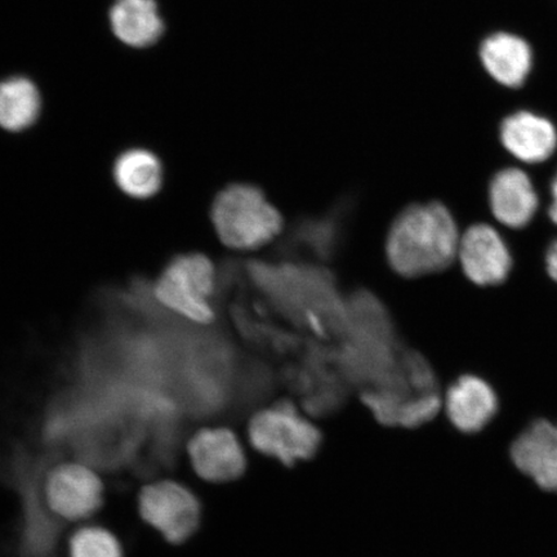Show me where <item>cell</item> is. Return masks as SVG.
Segmentation results:
<instances>
[{"label": "cell", "mask_w": 557, "mask_h": 557, "mask_svg": "<svg viewBox=\"0 0 557 557\" xmlns=\"http://www.w3.org/2000/svg\"><path fill=\"white\" fill-rule=\"evenodd\" d=\"M458 228L441 203L416 205L394 221L386 242L389 267L404 277L448 269L458 257Z\"/></svg>", "instance_id": "6da1fadb"}, {"label": "cell", "mask_w": 557, "mask_h": 557, "mask_svg": "<svg viewBox=\"0 0 557 557\" xmlns=\"http://www.w3.org/2000/svg\"><path fill=\"white\" fill-rule=\"evenodd\" d=\"M211 215L221 242L234 249L267 246L283 228L281 213L252 185L226 187L214 199Z\"/></svg>", "instance_id": "7a4b0ae2"}, {"label": "cell", "mask_w": 557, "mask_h": 557, "mask_svg": "<svg viewBox=\"0 0 557 557\" xmlns=\"http://www.w3.org/2000/svg\"><path fill=\"white\" fill-rule=\"evenodd\" d=\"M248 436L257 451L285 466L309 461L322 447L320 430L288 401L276 403L250 418Z\"/></svg>", "instance_id": "3957f363"}, {"label": "cell", "mask_w": 557, "mask_h": 557, "mask_svg": "<svg viewBox=\"0 0 557 557\" xmlns=\"http://www.w3.org/2000/svg\"><path fill=\"white\" fill-rule=\"evenodd\" d=\"M215 287V270L205 255L176 257L163 270L154 294L164 308L190 322L209 324L214 320L211 299Z\"/></svg>", "instance_id": "277c9868"}, {"label": "cell", "mask_w": 557, "mask_h": 557, "mask_svg": "<svg viewBox=\"0 0 557 557\" xmlns=\"http://www.w3.org/2000/svg\"><path fill=\"white\" fill-rule=\"evenodd\" d=\"M138 512L146 524L154 528L166 542L181 545L197 533L201 505L183 484L162 480L143 487L138 496Z\"/></svg>", "instance_id": "5b68a950"}, {"label": "cell", "mask_w": 557, "mask_h": 557, "mask_svg": "<svg viewBox=\"0 0 557 557\" xmlns=\"http://www.w3.org/2000/svg\"><path fill=\"white\" fill-rule=\"evenodd\" d=\"M45 498L51 512L61 519L78 521L92 517L103 504L101 479L87 465L55 466L46 479Z\"/></svg>", "instance_id": "8992f818"}, {"label": "cell", "mask_w": 557, "mask_h": 557, "mask_svg": "<svg viewBox=\"0 0 557 557\" xmlns=\"http://www.w3.org/2000/svg\"><path fill=\"white\" fill-rule=\"evenodd\" d=\"M193 469L209 483H228L247 471V456L238 436L226 428L201 429L187 444Z\"/></svg>", "instance_id": "52a82bcc"}, {"label": "cell", "mask_w": 557, "mask_h": 557, "mask_svg": "<svg viewBox=\"0 0 557 557\" xmlns=\"http://www.w3.org/2000/svg\"><path fill=\"white\" fill-rule=\"evenodd\" d=\"M458 259L465 275L483 287L504 283L512 267V257L503 236L485 224L473 225L463 234Z\"/></svg>", "instance_id": "ba28073f"}, {"label": "cell", "mask_w": 557, "mask_h": 557, "mask_svg": "<svg viewBox=\"0 0 557 557\" xmlns=\"http://www.w3.org/2000/svg\"><path fill=\"white\" fill-rule=\"evenodd\" d=\"M511 458L517 468L542 490L557 492V426L537 421L512 444Z\"/></svg>", "instance_id": "9c48e42d"}, {"label": "cell", "mask_w": 557, "mask_h": 557, "mask_svg": "<svg viewBox=\"0 0 557 557\" xmlns=\"http://www.w3.org/2000/svg\"><path fill=\"white\" fill-rule=\"evenodd\" d=\"M109 24L114 37L132 50H149L166 30L158 0H114Z\"/></svg>", "instance_id": "30bf717a"}, {"label": "cell", "mask_w": 557, "mask_h": 557, "mask_svg": "<svg viewBox=\"0 0 557 557\" xmlns=\"http://www.w3.org/2000/svg\"><path fill=\"white\" fill-rule=\"evenodd\" d=\"M480 64L487 75L508 88L524 85L533 66V52L518 35L499 32L487 35L478 48Z\"/></svg>", "instance_id": "8fae6325"}, {"label": "cell", "mask_w": 557, "mask_h": 557, "mask_svg": "<svg viewBox=\"0 0 557 557\" xmlns=\"http://www.w3.org/2000/svg\"><path fill=\"white\" fill-rule=\"evenodd\" d=\"M444 406L453 426L465 434H473L492 421L498 400L490 383L466 374L448 388Z\"/></svg>", "instance_id": "7c38bea8"}, {"label": "cell", "mask_w": 557, "mask_h": 557, "mask_svg": "<svg viewBox=\"0 0 557 557\" xmlns=\"http://www.w3.org/2000/svg\"><path fill=\"white\" fill-rule=\"evenodd\" d=\"M500 141L521 162L539 164L552 158L557 148V132L546 117L519 111L500 125Z\"/></svg>", "instance_id": "4fadbf2b"}, {"label": "cell", "mask_w": 557, "mask_h": 557, "mask_svg": "<svg viewBox=\"0 0 557 557\" xmlns=\"http://www.w3.org/2000/svg\"><path fill=\"white\" fill-rule=\"evenodd\" d=\"M490 203L494 218L500 224L511 228H522L537 212L539 195L525 172L507 169L493 177Z\"/></svg>", "instance_id": "5bb4252c"}, {"label": "cell", "mask_w": 557, "mask_h": 557, "mask_svg": "<svg viewBox=\"0 0 557 557\" xmlns=\"http://www.w3.org/2000/svg\"><path fill=\"white\" fill-rule=\"evenodd\" d=\"M44 99L35 82L25 75L0 81V127L18 134L38 122Z\"/></svg>", "instance_id": "9a60e30c"}, {"label": "cell", "mask_w": 557, "mask_h": 557, "mask_svg": "<svg viewBox=\"0 0 557 557\" xmlns=\"http://www.w3.org/2000/svg\"><path fill=\"white\" fill-rule=\"evenodd\" d=\"M113 176L116 186L128 197L149 199L162 189L164 170L154 152L135 148L116 158Z\"/></svg>", "instance_id": "2e32d148"}, {"label": "cell", "mask_w": 557, "mask_h": 557, "mask_svg": "<svg viewBox=\"0 0 557 557\" xmlns=\"http://www.w3.org/2000/svg\"><path fill=\"white\" fill-rule=\"evenodd\" d=\"M70 557H124L122 543L107 528L85 527L69 542Z\"/></svg>", "instance_id": "e0dca14e"}, {"label": "cell", "mask_w": 557, "mask_h": 557, "mask_svg": "<svg viewBox=\"0 0 557 557\" xmlns=\"http://www.w3.org/2000/svg\"><path fill=\"white\" fill-rule=\"evenodd\" d=\"M546 263L549 276L557 283V240L547 250Z\"/></svg>", "instance_id": "ac0fdd59"}, {"label": "cell", "mask_w": 557, "mask_h": 557, "mask_svg": "<svg viewBox=\"0 0 557 557\" xmlns=\"http://www.w3.org/2000/svg\"><path fill=\"white\" fill-rule=\"evenodd\" d=\"M553 203L549 206L548 214L549 219L557 225V173L552 185Z\"/></svg>", "instance_id": "d6986e66"}]
</instances>
